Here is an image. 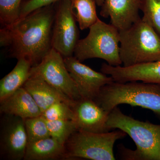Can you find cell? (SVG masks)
Returning <instances> with one entry per match:
<instances>
[{"label":"cell","mask_w":160,"mask_h":160,"mask_svg":"<svg viewBox=\"0 0 160 160\" xmlns=\"http://www.w3.org/2000/svg\"><path fill=\"white\" fill-rule=\"evenodd\" d=\"M57 3V2H56ZM56 3L32 12L0 29V45L8 48L9 57L41 62L52 49V37Z\"/></svg>","instance_id":"6da1fadb"},{"label":"cell","mask_w":160,"mask_h":160,"mask_svg":"<svg viewBox=\"0 0 160 160\" xmlns=\"http://www.w3.org/2000/svg\"><path fill=\"white\" fill-rule=\"evenodd\" d=\"M107 125L110 130L120 129L129 135L136 146L134 151L121 147L124 159L160 160V125L135 119L118 106L109 112Z\"/></svg>","instance_id":"7a4b0ae2"},{"label":"cell","mask_w":160,"mask_h":160,"mask_svg":"<svg viewBox=\"0 0 160 160\" xmlns=\"http://www.w3.org/2000/svg\"><path fill=\"white\" fill-rule=\"evenodd\" d=\"M94 100L109 113L118 105L127 104L149 109L160 118V86L157 84L114 81L104 86Z\"/></svg>","instance_id":"3957f363"},{"label":"cell","mask_w":160,"mask_h":160,"mask_svg":"<svg viewBox=\"0 0 160 160\" xmlns=\"http://www.w3.org/2000/svg\"><path fill=\"white\" fill-rule=\"evenodd\" d=\"M119 34L120 56L124 67L160 60V36L142 18Z\"/></svg>","instance_id":"277c9868"},{"label":"cell","mask_w":160,"mask_h":160,"mask_svg":"<svg viewBox=\"0 0 160 160\" xmlns=\"http://www.w3.org/2000/svg\"><path fill=\"white\" fill-rule=\"evenodd\" d=\"M88 35L78 42L73 56L81 61L92 58L106 61L111 66H122L119 31L99 19L89 28Z\"/></svg>","instance_id":"5b68a950"},{"label":"cell","mask_w":160,"mask_h":160,"mask_svg":"<svg viewBox=\"0 0 160 160\" xmlns=\"http://www.w3.org/2000/svg\"><path fill=\"white\" fill-rule=\"evenodd\" d=\"M122 130L95 133L78 130L65 144L67 159L114 160L113 146L117 140L125 137Z\"/></svg>","instance_id":"8992f818"},{"label":"cell","mask_w":160,"mask_h":160,"mask_svg":"<svg viewBox=\"0 0 160 160\" xmlns=\"http://www.w3.org/2000/svg\"><path fill=\"white\" fill-rule=\"evenodd\" d=\"M31 75L40 77L73 101L81 98L75 83L66 68L64 58L53 48L41 62L32 67Z\"/></svg>","instance_id":"52a82bcc"},{"label":"cell","mask_w":160,"mask_h":160,"mask_svg":"<svg viewBox=\"0 0 160 160\" xmlns=\"http://www.w3.org/2000/svg\"><path fill=\"white\" fill-rule=\"evenodd\" d=\"M71 6V0H60L52 26V46L64 58L73 56L79 40V31Z\"/></svg>","instance_id":"ba28073f"},{"label":"cell","mask_w":160,"mask_h":160,"mask_svg":"<svg viewBox=\"0 0 160 160\" xmlns=\"http://www.w3.org/2000/svg\"><path fill=\"white\" fill-rule=\"evenodd\" d=\"M28 142L25 119L4 114L0 129V154L2 158L9 160L24 159Z\"/></svg>","instance_id":"9c48e42d"},{"label":"cell","mask_w":160,"mask_h":160,"mask_svg":"<svg viewBox=\"0 0 160 160\" xmlns=\"http://www.w3.org/2000/svg\"><path fill=\"white\" fill-rule=\"evenodd\" d=\"M64 61L81 98L94 100L104 86L114 82L110 76L95 71L73 56L64 58Z\"/></svg>","instance_id":"30bf717a"},{"label":"cell","mask_w":160,"mask_h":160,"mask_svg":"<svg viewBox=\"0 0 160 160\" xmlns=\"http://www.w3.org/2000/svg\"><path fill=\"white\" fill-rule=\"evenodd\" d=\"M72 109L74 121L78 130L95 133L111 130L107 125L109 112L100 107L94 100L81 98L76 101Z\"/></svg>","instance_id":"8fae6325"},{"label":"cell","mask_w":160,"mask_h":160,"mask_svg":"<svg viewBox=\"0 0 160 160\" xmlns=\"http://www.w3.org/2000/svg\"><path fill=\"white\" fill-rule=\"evenodd\" d=\"M101 70L118 82L140 81L160 86V60L129 67L113 66L103 63Z\"/></svg>","instance_id":"7c38bea8"},{"label":"cell","mask_w":160,"mask_h":160,"mask_svg":"<svg viewBox=\"0 0 160 160\" xmlns=\"http://www.w3.org/2000/svg\"><path fill=\"white\" fill-rule=\"evenodd\" d=\"M142 0H104L100 15L110 18L111 24L119 31L125 30L141 19Z\"/></svg>","instance_id":"4fadbf2b"},{"label":"cell","mask_w":160,"mask_h":160,"mask_svg":"<svg viewBox=\"0 0 160 160\" xmlns=\"http://www.w3.org/2000/svg\"><path fill=\"white\" fill-rule=\"evenodd\" d=\"M23 87L31 94L42 113L57 102L63 101L69 103L72 107L76 102L38 76L30 75Z\"/></svg>","instance_id":"5bb4252c"},{"label":"cell","mask_w":160,"mask_h":160,"mask_svg":"<svg viewBox=\"0 0 160 160\" xmlns=\"http://www.w3.org/2000/svg\"><path fill=\"white\" fill-rule=\"evenodd\" d=\"M0 112L26 119L42 115V112L29 92L22 87L0 101Z\"/></svg>","instance_id":"9a60e30c"},{"label":"cell","mask_w":160,"mask_h":160,"mask_svg":"<svg viewBox=\"0 0 160 160\" xmlns=\"http://www.w3.org/2000/svg\"><path fill=\"white\" fill-rule=\"evenodd\" d=\"M67 159L65 145L51 137L28 142L24 160Z\"/></svg>","instance_id":"2e32d148"},{"label":"cell","mask_w":160,"mask_h":160,"mask_svg":"<svg viewBox=\"0 0 160 160\" xmlns=\"http://www.w3.org/2000/svg\"><path fill=\"white\" fill-rule=\"evenodd\" d=\"M32 67L26 59H18L14 68L0 81V101L22 87L31 75Z\"/></svg>","instance_id":"e0dca14e"},{"label":"cell","mask_w":160,"mask_h":160,"mask_svg":"<svg viewBox=\"0 0 160 160\" xmlns=\"http://www.w3.org/2000/svg\"><path fill=\"white\" fill-rule=\"evenodd\" d=\"M96 4L95 0H71L72 12L81 30L89 29L99 19Z\"/></svg>","instance_id":"ac0fdd59"},{"label":"cell","mask_w":160,"mask_h":160,"mask_svg":"<svg viewBox=\"0 0 160 160\" xmlns=\"http://www.w3.org/2000/svg\"><path fill=\"white\" fill-rule=\"evenodd\" d=\"M46 121L50 137L63 145H65L72 135L78 130L74 120Z\"/></svg>","instance_id":"d6986e66"},{"label":"cell","mask_w":160,"mask_h":160,"mask_svg":"<svg viewBox=\"0 0 160 160\" xmlns=\"http://www.w3.org/2000/svg\"><path fill=\"white\" fill-rule=\"evenodd\" d=\"M28 142L50 137L47 121L42 116L25 119Z\"/></svg>","instance_id":"ffe728a7"},{"label":"cell","mask_w":160,"mask_h":160,"mask_svg":"<svg viewBox=\"0 0 160 160\" xmlns=\"http://www.w3.org/2000/svg\"><path fill=\"white\" fill-rule=\"evenodd\" d=\"M22 0H0L1 27L9 26L19 19Z\"/></svg>","instance_id":"44dd1931"},{"label":"cell","mask_w":160,"mask_h":160,"mask_svg":"<svg viewBox=\"0 0 160 160\" xmlns=\"http://www.w3.org/2000/svg\"><path fill=\"white\" fill-rule=\"evenodd\" d=\"M142 18L160 36V0H142Z\"/></svg>","instance_id":"7402d4cb"},{"label":"cell","mask_w":160,"mask_h":160,"mask_svg":"<svg viewBox=\"0 0 160 160\" xmlns=\"http://www.w3.org/2000/svg\"><path fill=\"white\" fill-rule=\"evenodd\" d=\"M42 115L47 121L74 119L72 107L69 103L63 101L52 104L42 112Z\"/></svg>","instance_id":"603a6c76"},{"label":"cell","mask_w":160,"mask_h":160,"mask_svg":"<svg viewBox=\"0 0 160 160\" xmlns=\"http://www.w3.org/2000/svg\"><path fill=\"white\" fill-rule=\"evenodd\" d=\"M60 0H22L20 8V17L26 16L36 9L57 2Z\"/></svg>","instance_id":"cb8c5ba5"},{"label":"cell","mask_w":160,"mask_h":160,"mask_svg":"<svg viewBox=\"0 0 160 160\" xmlns=\"http://www.w3.org/2000/svg\"><path fill=\"white\" fill-rule=\"evenodd\" d=\"M95 1L96 2L97 5H98V6H101L104 2V0H95Z\"/></svg>","instance_id":"d4e9b609"}]
</instances>
